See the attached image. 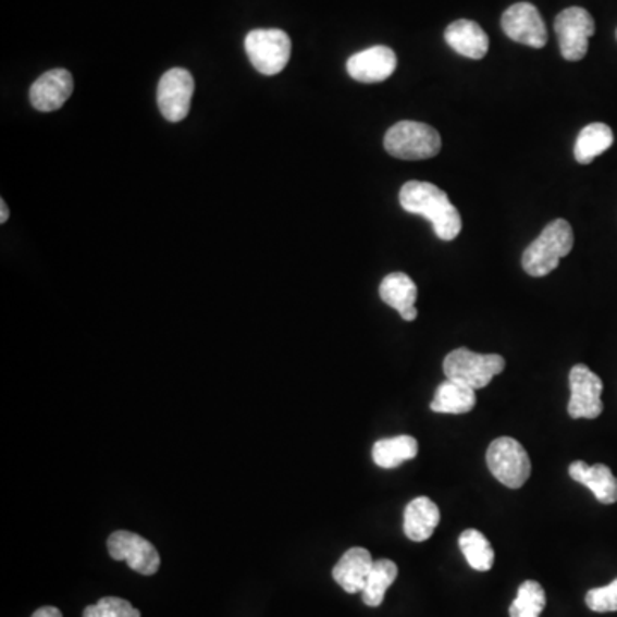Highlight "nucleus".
Masks as SVG:
<instances>
[{
    "label": "nucleus",
    "mask_w": 617,
    "mask_h": 617,
    "mask_svg": "<svg viewBox=\"0 0 617 617\" xmlns=\"http://www.w3.org/2000/svg\"><path fill=\"white\" fill-rule=\"evenodd\" d=\"M9 220L8 205H5L4 199L0 201V223H5Z\"/></svg>",
    "instance_id": "obj_28"
},
{
    "label": "nucleus",
    "mask_w": 617,
    "mask_h": 617,
    "mask_svg": "<svg viewBox=\"0 0 617 617\" xmlns=\"http://www.w3.org/2000/svg\"><path fill=\"white\" fill-rule=\"evenodd\" d=\"M545 607V592L539 581L527 580L509 607V617H541Z\"/></svg>",
    "instance_id": "obj_24"
},
{
    "label": "nucleus",
    "mask_w": 617,
    "mask_h": 617,
    "mask_svg": "<svg viewBox=\"0 0 617 617\" xmlns=\"http://www.w3.org/2000/svg\"><path fill=\"white\" fill-rule=\"evenodd\" d=\"M613 143L614 134L609 125L602 122L587 125L585 129L580 131L575 143V158L581 165H589L599 155L609 150Z\"/></svg>",
    "instance_id": "obj_21"
},
{
    "label": "nucleus",
    "mask_w": 617,
    "mask_h": 617,
    "mask_svg": "<svg viewBox=\"0 0 617 617\" xmlns=\"http://www.w3.org/2000/svg\"><path fill=\"white\" fill-rule=\"evenodd\" d=\"M32 617H62V613L57 609V607H53V605H45V607L35 610Z\"/></svg>",
    "instance_id": "obj_27"
},
{
    "label": "nucleus",
    "mask_w": 617,
    "mask_h": 617,
    "mask_svg": "<svg viewBox=\"0 0 617 617\" xmlns=\"http://www.w3.org/2000/svg\"><path fill=\"white\" fill-rule=\"evenodd\" d=\"M569 476L578 484L585 485L597 497L602 505L617 503V477L605 465H587L585 461H573L569 465Z\"/></svg>",
    "instance_id": "obj_15"
},
{
    "label": "nucleus",
    "mask_w": 617,
    "mask_h": 617,
    "mask_svg": "<svg viewBox=\"0 0 617 617\" xmlns=\"http://www.w3.org/2000/svg\"><path fill=\"white\" fill-rule=\"evenodd\" d=\"M73 74L65 69H52L33 83L29 88V100L40 112H53L64 106L73 95Z\"/></svg>",
    "instance_id": "obj_12"
},
{
    "label": "nucleus",
    "mask_w": 617,
    "mask_h": 617,
    "mask_svg": "<svg viewBox=\"0 0 617 617\" xmlns=\"http://www.w3.org/2000/svg\"><path fill=\"white\" fill-rule=\"evenodd\" d=\"M559 49L566 61H581L589 52V40L595 33V21L589 11L581 8H568L557 14L554 21Z\"/></svg>",
    "instance_id": "obj_7"
},
{
    "label": "nucleus",
    "mask_w": 617,
    "mask_h": 617,
    "mask_svg": "<svg viewBox=\"0 0 617 617\" xmlns=\"http://www.w3.org/2000/svg\"><path fill=\"white\" fill-rule=\"evenodd\" d=\"M485 460L496 480L509 489L523 488L532 473L529 453L513 437L494 440L489 446Z\"/></svg>",
    "instance_id": "obj_5"
},
{
    "label": "nucleus",
    "mask_w": 617,
    "mask_h": 617,
    "mask_svg": "<svg viewBox=\"0 0 617 617\" xmlns=\"http://www.w3.org/2000/svg\"><path fill=\"white\" fill-rule=\"evenodd\" d=\"M246 52L256 71L274 76L287 67L292 41L282 29H255L246 37Z\"/></svg>",
    "instance_id": "obj_6"
},
{
    "label": "nucleus",
    "mask_w": 617,
    "mask_h": 617,
    "mask_svg": "<svg viewBox=\"0 0 617 617\" xmlns=\"http://www.w3.org/2000/svg\"><path fill=\"white\" fill-rule=\"evenodd\" d=\"M398 577V566L390 559H380L372 565L366 587L362 590L363 604L369 607H380L383 604L386 590L395 583Z\"/></svg>",
    "instance_id": "obj_22"
},
{
    "label": "nucleus",
    "mask_w": 617,
    "mask_h": 617,
    "mask_svg": "<svg viewBox=\"0 0 617 617\" xmlns=\"http://www.w3.org/2000/svg\"><path fill=\"white\" fill-rule=\"evenodd\" d=\"M458 544H460L461 553H464L470 568L482 571V573L493 568L494 548L491 542L485 539L484 533L476 529L465 530L458 539Z\"/></svg>",
    "instance_id": "obj_23"
},
{
    "label": "nucleus",
    "mask_w": 617,
    "mask_h": 617,
    "mask_svg": "<svg viewBox=\"0 0 617 617\" xmlns=\"http://www.w3.org/2000/svg\"><path fill=\"white\" fill-rule=\"evenodd\" d=\"M440 520V508L434 501L425 496L416 497L405 508V535L414 542L428 541L437 529Z\"/></svg>",
    "instance_id": "obj_16"
},
{
    "label": "nucleus",
    "mask_w": 617,
    "mask_h": 617,
    "mask_svg": "<svg viewBox=\"0 0 617 617\" xmlns=\"http://www.w3.org/2000/svg\"><path fill=\"white\" fill-rule=\"evenodd\" d=\"M477 405L476 390L465 386V384L455 383V381L446 380L437 387L436 395L431 402V410L436 414H468L472 411Z\"/></svg>",
    "instance_id": "obj_19"
},
{
    "label": "nucleus",
    "mask_w": 617,
    "mask_h": 617,
    "mask_svg": "<svg viewBox=\"0 0 617 617\" xmlns=\"http://www.w3.org/2000/svg\"><path fill=\"white\" fill-rule=\"evenodd\" d=\"M372 565L374 562L368 548H348L333 568V580L347 593H362Z\"/></svg>",
    "instance_id": "obj_14"
},
{
    "label": "nucleus",
    "mask_w": 617,
    "mask_h": 617,
    "mask_svg": "<svg viewBox=\"0 0 617 617\" xmlns=\"http://www.w3.org/2000/svg\"><path fill=\"white\" fill-rule=\"evenodd\" d=\"M83 617H141L131 602L119 597H103L95 605H88Z\"/></svg>",
    "instance_id": "obj_25"
},
{
    "label": "nucleus",
    "mask_w": 617,
    "mask_h": 617,
    "mask_svg": "<svg viewBox=\"0 0 617 617\" xmlns=\"http://www.w3.org/2000/svg\"><path fill=\"white\" fill-rule=\"evenodd\" d=\"M193 95V74L187 69H170L158 85V109L166 121H184L189 113Z\"/></svg>",
    "instance_id": "obj_10"
},
{
    "label": "nucleus",
    "mask_w": 617,
    "mask_h": 617,
    "mask_svg": "<svg viewBox=\"0 0 617 617\" xmlns=\"http://www.w3.org/2000/svg\"><path fill=\"white\" fill-rule=\"evenodd\" d=\"M380 295L383 303L396 309L405 321H414L417 318V285L408 274L392 273L384 276Z\"/></svg>",
    "instance_id": "obj_17"
},
{
    "label": "nucleus",
    "mask_w": 617,
    "mask_h": 617,
    "mask_svg": "<svg viewBox=\"0 0 617 617\" xmlns=\"http://www.w3.org/2000/svg\"><path fill=\"white\" fill-rule=\"evenodd\" d=\"M569 398L568 414L571 419H597L604 410L602 405L601 378L590 371L585 363H578L569 371Z\"/></svg>",
    "instance_id": "obj_9"
},
{
    "label": "nucleus",
    "mask_w": 617,
    "mask_h": 617,
    "mask_svg": "<svg viewBox=\"0 0 617 617\" xmlns=\"http://www.w3.org/2000/svg\"><path fill=\"white\" fill-rule=\"evenodd\" d=\"M384 150L399 160H428L441 151V136L424 122L402 121L387 129Z\"/></svg>",
    "instance_id": "obj_3"
},
{
    "label": "nucleus",
    "mask_w": 617,
    "mask_h": 617,
    "mask_svg": "<svg viewBox=\"0 0 617 617\" xmlns=\"http://www.w3.org/2000/svg\"><path fill=\"white\" fill-rule=\"evenodd\" d=\"M399 205L411 214H420L431 222L441 240H455L460 235V211L449 201L448 194L431 182L410 181L399 190Z\"/></svg>",
    "instance_id": "obj_1"
},
{
    "label": "nucleus",
    "mask_w": 617,
    "mask_h": 617,
    "mask_svg": "<svg viewBox=\"0 0 617 617\" xmlns=\"http://www.w3.org/2000/svg\"><path fill=\"white\" fill-rule=\"evenodd\" d=\"M573 244L575 235L571 225L563 219L554 220L525 249L521 256V267L535 279L547 276L559 267V261L571 252Z\"/></svg>",
    "instance_id": "obj_2"
},
{
    "label": "nucleus",
    "mask_w": 617,
    "mask_h": 617,
    "mask_svg": "<svg viewBox=\"0 0 617 617\" xmlns=\"http://www.w3.org/2000/svg\"><path fill=\"white\" fill-rule=\"evenodd\" d=\"M109 554L115 562H125L137 573L151 577L160 569V554L151 542L134 532L119 530L107 541Z\"/></svg>",
    "instance_id": "obj_8"
},
{
    "label": "nucleus",
    "mask_w": 617,
    "mask_h": 617,
    "mask_svg": "<svg viewBox=\"0 0 617 617\" xmlns=\"http://www.w3.org/2000/svg\"><path fill=\"white\" fill-rule=\"evenodd\" d=\"M505 368V359L497 354H477L468 348L449 351L443 362L446 380L465 384L476 392L488 386Z\"/></svg>",
    "instance_id": "obj_4"
},
{
    "label": "nucleus",
    "mask_w": 617,
    "mask_h": 617,
    "mask_svg": "<svg viewBox=\"0 0 617 617\" xmlns=\"http://www.w3.org/2000/svg\"><path fill=\"white\" fill-rule=\"evenodd\" d=\"M589 609L593 613H616L617 610V578L609 585L593 589L585 597Z\"/></svg>",
    "instance_id": "obj_26"
},
{
    "label": "nucleus",
    "mask_w": 617,
    "mask_h": 617,
    "mask_svg": "<svg viewBox=\"0 0 617 617\" xmlns=\"http://www.w3.org/2000/svg\"><path fill=\"white\" fill-rule=\"evenodd\" d=\"M446 44L460 55L468 59H482L489 50V37L477 23L468 20H458L444 32Z\"/></svg>",
    "instance_id": "obj_18"
},
{
    "label": "nucleus",
    "mask_w": 617,
    "mask_h": 617,
    "mask_svg": "<svg viewBox=\"0 0 617 617\" xmlns=\"http://www.w3.org/2000/svg\"><path fill=\"white\" fill-rule=\"evenodd\" d=\"M616 37H617V32H616Z\"/></svg>",
    "instance_id": "obj_29"
},
{
    "label": "nucleus",
    "mask_w": 617,
    "mask_h": 617,
    "mask_svg": "<svg viewBox=\"0 0 617 617\" xmlns=\"http://www.w3.org/2000/svg\"><path fill=\"white\" fill-rule=\"evenodd\" d=\"M350 77L359 83H383L396 71V53L383 45L351 55L347 62Z\"/></svg>",
    "instance_id": "obj_13"
},
{
    "label": "nucleus",
    "mask_w": 617,
    "mask_h": 617,
    "mask_svg": "<svg viewBox=\"0 0 617 617\" xmlns=\"http://www.w3.org/2000/svg\"><path fill=\"white\" fill-rule=\"evenodd\" d=\"M419 455V443L416 437L395 436L378 441L372 446V460L381 468H396L405 461L414 460Z\"/></svg>",
    "instance_id": "obj_20"
},
{
    "label": "nucleus",
    "mask_w": 617,
    "mask_h": 617,
    "mask_svg": "<svg viewBox=\"0 0 617 617\" xmlns=\"http://www.w3.org/2000/svg\"><path fill=\"white\" fill-rule=\"evenodd\" d=\"M503 32L518 44L529 45L532 49H542L547 44V28L539 9L529 2H518L506 9L501 20Z\"/></svg>",
    "instance_id": "obj_11"
}]
</instances>
